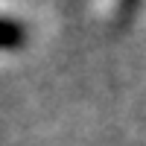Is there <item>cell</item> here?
<instances>
[{
	"instance_id": "cell-1",
	"label": "cell",
	"mask_w": 146,
	"mask_h": 146,
	"mask_svg": "<svg viewBox=\"0 0 146 146\" xmlns=\"http://www.w3.org/2000/svg\"><path fill=\"white\" fill-rule=\"evenodd\" d=\"M27 41V32L18 21L12 18H0V50H18Z\"/></svg>"
}]
</instances>
